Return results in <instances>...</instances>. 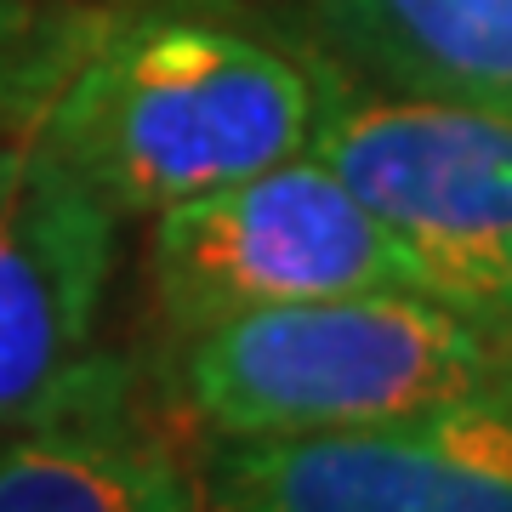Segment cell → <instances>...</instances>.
<instances>
[{
  "instance_id": "52a82bcc",
  "label": "cell",
  "mask_w": 512,
  "mask_h": 512,
  "mask_svg": "<svg viewBox=\"0 0 512 512\" xmlns=\"http://www.w3.org/2000/svg\"><path fill=\"white\" fill-rule=\"evenodd\" d=\"M330 52L404 97L512 120V0H308Z\"/></svg>"
},
{
  "instance_id": "7a4b0ae2",
  "label": "cell",
  "mask_w": 512,
  "mask_h": 512,
  "mask_svg": "<svg viewBox=\"0 0 512 512\" xmlns=\"http://www.w3.org/2000/svg\"><path fill=\"white\" fill-rule=\"evenodd\" d=\"M171 382L211 439L325 433L512 382V336L427 291H353L194 330Z\"/></svg>"
},
{
  "instance_id": "6da1fadb",
  "label": "cell",
  "mask_w": 512,
  "mask_h": 512,
  "mask_svg": "<svg viewBox=\"0 0 512 512\" xmlns=\"http://www.w3.org/2000/svg\"><path fill=\"white\" fill-rule=\"evenodd\" d=\"M319 69L194 12H109L40 137L114 217H160L308 148Z\"/></svg>"
},
{
  "instance_id": "30bf717a",
  "label": "cell",
  "mask_w": 512,
  "mask_h": 512,
  "mask_svg": "<svg viewBox=\"0 0 512 512\" xmlns=\"http://www.w3.org/2000/svg\"><path fill=\"white\" fill-rule=\"evenodd\" d=\"M501 330L512 336V279H507V308H501Z\"/></svg>"
},
{
  "instance_id": "9c48e42d",
  "label": "cell",
  "mask_w": 512,
  "mask_h": 512,
  "mask_svg": "<svg viewBox=\"0 0 512 512\" xmlns=\"http://www.w3.org/2000/svg\"><path fill=\"white\" fill-rule=\"evenodd\" d=\"M103 18L86 0H0V120L46 109Z\"/></svg>"
},
{
  "instance_id": "ba28073f",
  "label": "cell",
  "mask_w": 512,
  "mask_h": 512,
  "mask_svg": "<svg viewBox=\"0 0 512 512\" xmlns=\"http://www.w3.org/2000/svg\"><path fill=\"white\" fill-rule=\"evenodd\" d=\"M0 512H205V490L126 404H92L0 433Z\"/></svg>"
},
{
  "instance_id": "8fae6325",
  "label": "cell",
  "mask_w": 512,
  "mask_h": 512,
  "mask_svg": "<svg viewBox=\"0 0 512 512\" xmlns=\"http://www.w3.org/2000/svg\"><path fill=\"white\" fill-rule=\"evenodd\" d=\"M205 6H222V0H205Z\"/></svg>"
},
{
  "instance_id": "8992f818",
  "label": "cell",
  "mask_w": 512,
  "mask_h": 512,
  "mask_svg": "<svg viewBox=\"0 0 512 512\" xmlns=\"http://www.w3.org/2000/svg\"><path fill=\"white\" fill-rule=\"evenodd\" d=\"M205 512H512V382L325 433L217 439Z\"/></svg>"
},
{
  "instance_id": "3957f363",
  "label": "cell",
  "mask_w": 512,
  "mask_h": 512,
  "mask_svg": "<svg viewBox=\"0 0 512 512\" xmlns=\"http://www.w3.org/2000/svg\"><path fill=\"white\" fill-rule=\"evenodd\" d=\"M416 268V291L501 325L512 279V120L439 97H365L319 69L308 148Z\"/></svg>"
},
{
  "instance_id": "5b68a950",
  "label": "cell",
  "mask_w": 512,
  "mask_h": 512,
  "mask_svg": "<svg viewBox=\"0 0 512 512\" xmlns=\"http://www.w3.org/2000/svg\"><path fill=\"white\" fill-rule=\"evenodd\" d=\"M114 228L40 137V114L0 120V433L120 404V365L97 348Z\"/></svg>"
},
{
  "instance_id": "277c9868",
  "label": "cell",
  "mask_w": 512,
  "mask_h": 512,
  "mask_svg": "<svg viewBox=\"0 0 512 512\" xmlns=\"http://www.w3.org/2000/svg\"><path fill=\"white\" fill-rule=\"evenodd\" d=\"M148 279L177 342L262 308L416 291L410 256L313 154L160 211Z\"/></svg>"
}]
</instances>
